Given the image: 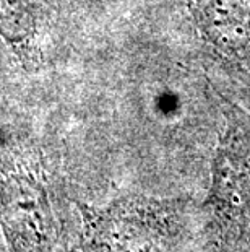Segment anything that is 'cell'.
I'll return each instance as SVG.
<instances>
[{"label": "cell", "instance_id": "1", "mask_svg": "<svg viewBox=\"0 0 250 252\" xmlns=\"http://www.w3.org/2000/svg\"><path fill=\"white\" fill-rule=\"evenodd\" d=\"M210 49L250 82V12L239 0H187Z\"/></svg>", "mask_w": 250, "mask_h": 252}, {"label": "cell", "instance_id": "2", "mask_svg": "<svg viewBox=\"0 0 250 252\" xmlns=\"http://www.w3.org/2000/svg\"><path fill=\"white\" fill-rule=\"evenodd\" d=\"M0 220L13 252H41L47 202L38 182L23 174L0 176Z\"/></svg>", "mask_w": 250, "mask_h": 252}]
</instances>
